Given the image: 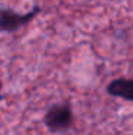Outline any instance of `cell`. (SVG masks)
<instances>
[{"label": "cell", "mask_w": 133, "mask_h": 135, "mask_svg": "<svg viewBox=\"0 0 133 135\" xmlns=\"http://www.w3.org/2000/svg\"><path fill=\"white\" fill-rule=\"evenodd\" d=\"M40 13V7L36 6L27 13H16L12 9H0V32L12 33L30 23Z\"/></svg>", "instance_id": "7a4b0ae2"}, {"label": "cell", "mask_w": 133, "mask_h": 135, "mask_svg": "<svg viewBox=\"0 0 133 135\" xmlns=\"http://www.w3.org/2000/svg\"><path fill=\"white\" fill-rule=\"evenodd\" d=\"M106 91H107V94L112 96L133 102V79H129V78L113 79L106 86Z\"/></svg>", "instance_id": "3957f363"}, {"label": "cell", "mask_w": 133, "mask_h": 135, "mask_svg": "<svg viewBox=\"0 0 133 135\" xmlns=\"http://www.w3.org/2000/svg\"><path fill=\"white\" fill-rule=\"evenodd\" d=\"M2 88H3V85H2V81H0V101H3V94H2Z\"/></svg>", "instance_id": "277c9868"}, {"label": "cell", "mask_w": 133, "mask_h": 135, "mask_svg": "<svg viewBox=\"0 0 133 135\" xmlns=\"http://www.w3.org/2000/svg\"><path fill=\"white\" fill-rule=\"evenodd\" d=\"M73 119L75 118L70 104L62 102V104H56L47 109L44 115V125L52 132H63L72 128Z\"/></svg>", "instance_id": "6da1fadb"}]
</instances>
